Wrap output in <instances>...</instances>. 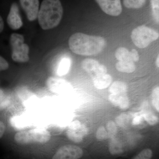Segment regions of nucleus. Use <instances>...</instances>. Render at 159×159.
<instances>
[{
  "label": "nucleus",
  "mask_w": 159,
  "mask_h": 159,
  "mask_svg": "<svg viewBox=\"0 0 159 159\" xmlns=\"http://www.w3.org/2000/svg\"><path fill=\"white\" fill-rule=\"evenodd\" d=\"M159 56H158V57H157V61H156V65L157 67L159 68Z\"/></svg>",
  "instance_id": "nucleus-32"
},
{
  "label": "nucleus",
  "mask_w": 159,
  "mask_h": 159,
  "mask_svg": "<svg viewBox=\"0 0 159 159\" xmlns=\"http://www.w3.org/2000/svg\"><path fill=\"white\" fill-rule=\"evenodd\" d=\"M110 102L122 110H126L129 107V100L126 93L121 94H111L109 96Z\"/></svg>",
  "instance_id": "nucleus-12"
},
{
  "label": "nucleus",
  "mask_w": 159,
  "mask_h": 159,
  "mask_svg": "<svg viewBox=\"0 0 159 159\" xmlns=\"http://www.w3.org/2000/svg\"><path fill=\"white\" fill-rule=\"evenodd\" d=\"M83 151L78 146L66 145L61 147L54 155L53 159H77L82 157Z\"/></svg>",
  "instance_id": "nucleus-7"
},
{
  "label": "nucleus",
  "mask_w": 159,
  "mask_h": 159,
  "mask_svg": "<svg viewBox=\"0 0 159 159\" xmlns=\"http://www.w3.org/2000/svg\"><path fill=\"white\" fill-rule=\"evenodd\" d=\"M24 36L22 34L13 33L10 36L11 48V58L15 62H27L29 60V48L24 43Z\"/></svg>",
  "instance_id": "nucleus-5"
},
{
  "label": "nucleus",
  "mask_w": 159,
  "mask_h": 159,
  "mask_svg": "<svg viewBox=\"0 0 159 159\" xmlns=\"http://www.w3.org/2000/svg\"><path fill=\"white\" fill-rule=\"evenodd\" d=\"M71 66V60L68 57H63L57 67V73L59 76H63L68 73Z\"/></svg>",
  "instance_id": "nucleus-17"
},
{
  "label": "nucleus",
  "mask_w": 159,
  "mask_h": 159,
  "mask_svg": "<svg viewBox=\"0 0 159 159\" xmlns=\"http://www.w3.org/2000/svg\"><path fill=\"white\" fill-rule=\"evenodd\" d=\"M49 90L55 94H61L70 92L72 89L70 84L65 80L50 77L47 80Z\"/></svg>",
  "instance_id": "nucleus-9"
},
{
  "label": "nucleus",
  "mask_w": 159,
  "mask_h": 159,
  "mask_svg": "<svg viewBox=\"0 0 159 159\" xmlns=\"http://www.w3.org/2000/svg\"><path fill=\"white\" fill-rule=\"evenodd\" d=\"M7 21L9 27L13 30H17L23 26L19 9L16 3H13L11 5Z\"/></svg>",
  "instance_id": "nucleus-11"
},
{
  "label": "nucleus",
  "mask_w": 159,
  "mask_h": 159,
  "mask_svg": "<svg viewBox=\"0 0 159 159\" xmlns=\"http://www.w3.org/2000/svg\"><path fill=\"white\" fill-rule=\"evenodd\" d=\"M94 86L99 89L107 88L112 81V77L109 74H105L93 79Z\"/></svg>",
  "instance_id": "nucleus-13"
},
{
  "label": "nucleus",
  "mask_w": 159,
  "mask_h": 159,
  "mask_svg": "<svg viewBox=\"0 0 159 159\" xmlns=\"http://www.w3.org/2000/svg\"><path fill=\"white\" fill-rule=\"evenodd\" d=\"M3 95H4L3 91L1 89H0V99L2 97Z\"/></svg>",
  "instance_id": "nucleus-33"
},
{
  "label": "nucleus",
  "mask_w": 159,
  "mask_h": 159,
  "mask_svg": "<svg viewBox=\"0 0 159 159\" xmlns=\"http://www.w3.org/2000/svg\"><path fill=\"white\" fill-rule=\"evenodd\" d=\"M151 6L152 9V14L158 23L159 19V0H150Z\"/></svg>",
  "instance_id": "nucleus-24"
},
{
  "label": "nucleus",
  "mask_w": 159,
  "mask_h": 159,
  "mask_svg": "<svg viewBox=\"0 0 159 159\" xmlns=\"http://www.w3.org/2000/svg\"><path fill=\"white\" fill-rule=\"evenodd\" d=\"M152 156V152L149 148H146L142 151L137 155L134 157L133 159H150Z\"/></svg>",
  "instance_id": "nucleus-26"
},
{
  "label": "nucleus",
  "mask_w": 159,
  "mask_h": 159,
  "mask_svg": "<svg viewBox=\"0 0 159 159\" xmlns=\"http://www.w3.org/2000/svg\"><path fill=\"white\" fill-rule=\"evenodd\" d=\"M63 10L60 0H43L38 15L39 24L43 30L57 27L62 19Z\"/></svg>",
  "instance_id": "nucleus-2"
},
{
  "label": "nucleus",
  "mask_w": 159,
  "mask_h": 159,
  "mask_svg": "<svg viewBox=\"0 0 159 159\" xmlns=\"http://www.w3.org/2000/svg\"><path fill=\"white\" fill-rule=\"evenodd\" d=\"M159 33L146 26H139L132 31L131 38L135 45L140 48H145L158 39Z\"/></svg>",
  "instance_id": "nucleus-4"
},
{
  "label": "nucleus",
  "mask_w": 159,
  "mask_h": 159,
  "mask_svg": "<svg viewBox=\"0 0 159 159\" xmlns=\"http://www.w3.org/2000/svg\"><path fill=\"white\" fill-rule=\"evenodd\" d=\"M152 104L158 112L159 111V88L157 87L152 91Z\"/></svg>",
  "instance_id": "nucleus-25"
},
{
  "label": "nucleus",
  "mask_w": 159,
  "mask_h": 159,
  "mask_svg": "<svg viewBox=\"0 0 159 159\" xmlns=\"http://www.w3.org/2000/svg\"><path fill=\"white\" fill-rule=\"evenodd\" d=\"M5 131V125L4 123L0 121V139L2 137Z\"/></svg>",
  "instance_id": "nucleus-30"
},
{
  "label": "nucleus",
  "mask_w": 159,
  "mask_h": 159,
  "mask_svg": "<svg viewBox=\"0 0 159 159\" xmlns=\"http://www.w3.org/2000/svg\"><path fill=\"white\" fill-rule=\"evenodd\" d=\"M87 128L78 120L71 122L67 129L66 134L67 137L71 141L75 143H80L84 137L87 134Z\"/></svg>",
  "instance_id": "nucleus-6"
},
{
  "label": "nucleus",
  "mask_w": 159,
  "mask_h": 159,
  "mask_svg": "<svg viewBox=\"0 0 159 159\" xmlns=\"http://www.w3.org/2000/svg\"><path fill=\"white\" fill-rule=\"evenodd\" d=\"M106 129L108 134L109 138H114L118 132L117 125L113 121H109L106 125Z\"/></svg>",
  "instance_id": "nucleus-21"
},
{
  "label": "nucleus",
  "mask_w": 159,
  "mask_h": 159,
  "mask_svg": "<svg viewBox=\"0 0 159 159\" xmlns=\"http://www.w3.org/2000/svg\"><path fill=\"white\" fill-rule=\"evenodd\" d=\"M99 64V62L96 60L86 58L81 62V66L84 70L89 74L95 70Z\"/></svg>",
  "instance_id": "nucleus-18"
},
{
  "label": "nucleus",
  "mask_w": 159,
  "mask_h": 159,
  "mask_svg": "<svg viewBox=\"0 0 159 159\" xmlns=\"http://www.w3.org/2000/svg\"><path fill=\"white\" fill-rule=\"evenodd\" d=\"M115 56L119 61H130L134 62L131 52L123 47L118 48L115 52Z\"/></svg>",
  "instance_id": "nucleus-15"
},
{
  "label": "nucleus",
  "mask_w": 159,
  "mask_h": 159,
  "mask_svg": "<svg viewBox=\"0 0 159 159\" xmlns=\"http://www.w3.org/2000/svg\"><path fill=\"white\" fill-rule=\"evenodd\" d=\"M51 138V134L47 129L36 128L19 132L15 135L14 140L19 145H26L33 143L45 144Z\"/></svg>",
  "instance_id": "nucleus-3"
},
{
  "label": "nucleus",
  "mask_w": 159,
  "mask_h": 159,
  "mask_svg": "<svg viewBox=\"0 0 159 159\" xmlns=\"http://www.w3.org/2000/svg\"><path fill=\"white\" fill-rule=\"evenodd\" d=\"M9 67V64L7 61L2 57L0 56V72L6 70Z\"/></svg>",
  "instance_id": "nucleus-28"
},
{
  "label": "nucleus",
  "mask_w": 159,
  "mask_h": 159,
  "mask_svg": "<svg viewBox=\"0 0 159 159\" xmlns=\"http://www.w3.org/2000/svg\"><path fill=\"white\" fill-rule=\"evenodd\" d=\"M111 94H121L127 93V86L122 81H116L113 83L109 89Z\"/></svg>",
  "instance_id": "nucleus-16"
},
{
  "label": "nucleus",
  "mask_w": 159,
  "mask_h": 159,
  "mask_svg": "<svg viewBox=\"0 0 159 159\" xmlns=\"http://www.w3.org/2000/svg\"><path fill=\"white\" fill-rule=\"evenodd\" d=\"M70 49L73 53L83 55L92 56L101 53L106 46L103 37L77 32L71 35L69 40Z\"/></svg>",
  "instance_id": "nucleus-1"
},
{
  "label": "nucleus",
  "mask_w": 159,
  "mask_h": 159,
  "mask_svg": "<svg viewBox=\"0 0 159 159\" xmlns=\"http://www.w3.org/2000/svg\"><path fill=\"white\" fill-rule=\"evenodd\" d=\"M131 52L133 58V60L134 62H137L139 61V53L136 50L134 49H132L131 51H130Z\"/></svg>",
  "instance_id": "nucleus-29"
},
{
  "label": "nucleus",
  "mask_w": 159,
  "mask_h": 159,
  "mask_svg": "<svg viewBox=\"0 0 159 159\" xmlns=\"http://www.w3.org/2000/svg\"><path fill=\"white\" fill-rule=\"evenodd\" d=\"M123 2L127 9H138L144 6L145 0H123Z\"/></svg>",
  "instance_id": "nucleus-20"
},
{
  "label": "nucleus",
  "mask_w": 159,
  "mask_h": 159,
  "mask_svg": "<svg viewBox=\"0 0 159 159\" xmlns=\"http://www.w3.org/2000/svg\"><path fill=\"white\" fill-rule=\"evenodd\" d=\"M4 29V23L2 18L0 16V33L3 31Z\"/></svg>",
  "instance_id": "nucleus-31"
},
{
  "label": "nucleus",
  "mask_w": 159,
  "mask_h": 159,
  "mask_svg": "<svg viewBox=\"0 0 159 159\" xmlns=\"http://www.w3.org/2000/svg\"><path fill=\"white\" fill-rule=\"evenodd\" d=\"M144 117L145 121L151 125H154L158 123V118L153 114L147 113L144 115Z\"/></svg>",
  "instance_id": "nucleus-27"
},
{
  "label": "nucleus",
  "mask_w": 159,
  "mask_h": 159,
  "mask_svg": "<svg viewBox=\"0 0 159 159\" xmlns=\"http://www.w3.org/2000/svg\"><path fill=\"white\" fill-rule=\"evenodd\" d=\"M96 138L97 140L100 141H103L109 138L108 133L104 126L102 125L98 128L96 133Z\"/></svg>",
  "instance_id": "nucleus-23"
},
{
  "label": "nucleus",
  "mask_w": 159,
  "mask_h": 159,
  "mask_svg": "<svg viewBox=\"0 0 159 159\" xmlns=\"http://www.w3.org/2000/svg\"><path fill=\"white\" fill-rule=\"evenodd\" d=\"M109 151L112 155H117L122 153L123 152V149L122 144L115 138H111L109 144Z\"/></svg>",
  "instance_id": "nucleus-19"
},
{
  "label": "nucleus",
  "mask_w": 159,
  "mask_h": 159,
  "mask_svg": "<svg viewBox=\"0 0 159 159\" xmlns=\"http://www.w3.org/2000/svg\"><path fill=\"white\" fill-rule=\"evenodd\" d=\"M107 70L106 67L103 65L99 64L96 70L89 74L90 76L92 77V79L94 78L104 75L107 73Z\"/></svg>",
  "instance_id": "nucleus-22"
},
{
  "label": "nucleus",
  "mask_w": 159,
  "mask_h": 159,
  "mask_svg": "<svg viewBox=\"0 0 159 159\" xmlns=\"http://www.w3.org/2000/svg\"><path fill=\"white\" fill-rule=\"evenodd\" d=\"M20 4L25 12L28 19L32 21L36 19L39 9V0H20Z\"/></svg>",
  "instance_id": "nucleus-10"
},
{
  "label": "nucleus",
  "mask_w": 159,
  "mask_h": 159,
  "mask_svg": "<svg viewBox=\"0 0 159 159\" xmlns=\"http://www.w3.org/2000/svg\"><path fill=\"white\" fill-rule=\"evenodd\" d=\"M100 9L106 14L113 16H119L122 12L121 0H95Z\"/></svg>",
  "instance_id": "nucleus-8"
},
{
  "label": "nucleus",
  "mask_w": 159,
  "mask_h": 159,
  "mask_svg": "<svg viewBox=\"0 0 159 159\" xmlns=\"http://www.w3.org/2000/svg\"><path fill=\"white\" fill-rule=\"evenodd\" d=\"M117 70L122 73H132L136 70L134 62L130 61H119L116 64Z\"/></svg>",
  "instance_id": "nucleus-14"
}]
</instances>
